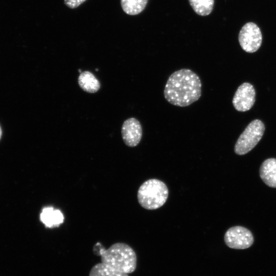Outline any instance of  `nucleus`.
<instances>
[{"instance_id":"14","label":"nucleus","mask_w":276,"mask_h":276,"mask_svg":"<svg viewBox=\"0 0 276 276\" xmlns=\"http://www.w3.org/2000/svg\"><path fill=\"white\" fill-rule=\"evenodd\" d=\"M196 13L200 16H207L212 11L214 0H189Z\"/></svg>"},{"instance_id":"15","label":"nucleus","mask_w":276,"mask_h":276,"mask_svg":"<svg viewBox=\"0 0 276 276\" xmlns=\"http://www.w3.org/2000/svg\"><path fill=\"white\" fill-rule=\"evenodd\" d=\"M86 0H64L65 5L71 9L76 8Z\"/></svg>"},{"instance_id":"1","label":"nucleus","mask_w":276,"mask_h":276,"mask_svg":"<svg viewBox=\"0 0 276 276\" xmlns=\"http://www.w3.org/2000/svg\"><path fill=\"white\" fill-rule=\"evenodd\" d=\"M202 84L193 71L182 68L173 73L168 78L164 90L165 99L171 104L188 106L199 99Z\"/></svg>"},{"instance_id":"4","label":"nucleus","mask_w":276,"mask_h":276,"mask_svg":"<svg viewBox=\"0 0 276 276\" xmlns=\"http://www.w3.org/2000/svg\"><path fill=\"white\" fill-rule=\"evenodd\" d=\"M265 130L263 123L256 119L251 121L239 136L234 147L238 155H244L251 151L263 136Z\"/></svg>"},{"instance_id":"9","label":"nucleus","mask_w":276,"mask_h":276,"mask_svg":"<svg viewBox=\"0 0 276 276\" xmlns=\"http://www.w3.org/2000/svg\"><path fill=\"white\" fill-rule=\"evenodd\" d=\"M260 176L268 187L276 188V158H269L261 164Z\"/></svg>"},{"instance_id":"7","label":"nucleus","mask_w":276,"mask_h":276,"mask_svg":"<svg viewBox=\"0 0 276 276\" xmlns=\"http://www.w3.org/2000/svg\"><path fill=\"white\" fill-rule=\"evenodd\" d=\"M255 96L254 86L249 83H243L238 87L234 96L233 105L239 111H247L254 105Z\"/></svg>"},{"instance_id":"16","label":"nucleus","mask_w":276,"mask_h":276,"mask_svg":"<svg viewBox=\"0 0 276 276\" xmlns=\"http://www.w3.org/2000/svg\"><path fill=\"white\" fill-rule=\"evenodd\" d=\"M2 129H1V127L0 126V139H1V136H2Z\"/></svg>"},{"instance_id":"13","label":"nucleus","mask_w":276,"mask_h":276,"mask_svg":"<svg viewBox=\"0 0 276 276\" xmlns=\"http://www.w3.org/2000/svg\"><path fill=\"white\" fill-rule=\"evenodd\" d=\"M88 276H128V275L101 262L95 264L91 268Z\"/></svg>"},{"instance_id":"2","label":"nucleus","mask_w":276,"mask_h":276,"mask_svg":"<svg viewBox=\"0 0 276 276\" xmlns=\"http://www.w3.org/2000/svg\"><path fill=\"white\" fill-rule=\"evenodd\" d=\"M94 254L100 256L101 263L125 273L134 272L137 257L134 250L128 244L118 242L105 249L99 242L94 246Z\"/></svg>"},{"instance_id":"10","label":"nucleus","mask_w":276,"mask_h":276,"mask_svg":"<svg viewBox=\"0 0 276 276\" xmlns=\"http://www.w3.org/2000/svg\"><path fill=\"white\" fill-rule=\"evenodd\" d=\"M40 220L46 227L52 228L58 227L62 223L64 216L59 210H55L52 206H48L42 209Z\"/></svg>"},{"instance_id":"5","label":"nucleus","mask_w":276,"mask_h":276,"mask_svg":"<svg viewBox=\"0 0 276 276\" xmlns=\"http://www.w3.org/2000/svg\"><path fill=\"white\" fill-rule=\"evenodd\" d=\"M238 40L242 49L247 53H254L261 47L262 34L258 26L253 22L246 23L241 29Z\"/></svg>"},{"instance_id":"12","label":"nucleus","mask_w":276,"mask_h":276,"mask_svg":"<svg viewBox=\"0 0 276 276\" xmlns=\"http://www.w3.org/2000/svg\"><path fill=\"white\" fill-rule=\"evenodd\" d=\"M148 0H121L124 12L130 15H135L145 8Z\"/></svg>"},{"instance_id":"8","label":"nucleus","mask_w":276,"mask_h":276,"mask_svg":"<svg viewBox=\"0 0 276 276\" xmlns=\"http://www.w3.org/2000/svg\"><path fill=\"white\" fill-rule=\"evenodd\" d=\"M121 134L124 143L130 147L136 146L142 137V127L140 121L130 118L126 120L122 126Z\"/></svg>"},{"instance_id":"6","label":"nucleus","mask_w":276,"mask_h":276,"mask_svg":"<svg viewBox=\"0 0 276 276\" xmlns=\"http://www.w3.org/2000/svg\"><path fill=\"white\" fill-rule=\"evenodd\" d=\"M224 240L225 244L229 248L244 249L251 246L254 238L248 229L241 226H235L226 232Z\"/></svg>"},{"instance_id":"3","label":"nucleus","mask_w":276,"mask_h":276,"mask_svg":"<svg viewBox=\"0 0 276 276\" xmlns=\"http://www.w3.org/2000/svg\"><path fill=\"white\" fill-rule=\"evenodd\" d=\"M168 194V189L163 181L150 179L140 187L137 197L142 207L152 210L163 206L167 200Z\"/></svg>"},{"instance_id":"11","label":"nucleus","mask_w":276,"mask_h":276,"mask_svg":"<svg viewBox=\"0 0 276 276\" xmlns=\"http://www.w3.org/2000/svg\"><path fill=\"white\" fill-rule=\"evenodd\" d=\"M78 84L81 89L89 93H95L100 88L99 81L89 71L80 73L78 77Z\"/></svg>"}]
</instances>
